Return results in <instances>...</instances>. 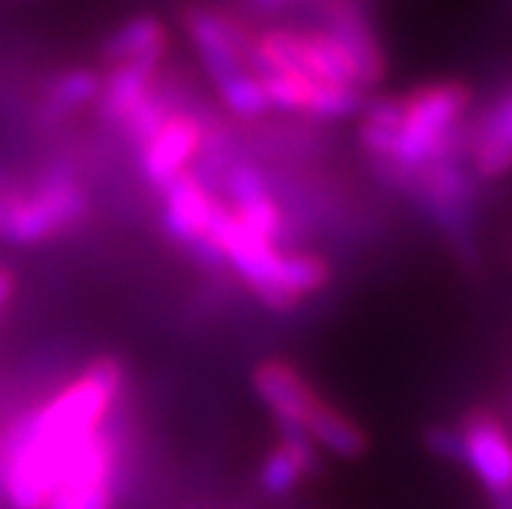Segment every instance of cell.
Returning <instances> with one entry per match:
<instances>
[{"label":"cell","instance_id":"obj_1","mask_svg":"<svg viewBox=\"0 0 512 509\" xmlns=\"http://www.w3.org/2000/svg\"><path fill=\"white\" fill-rule=\"evenodd\" d=\"M126 381V365L117 356H99L7 427L0 439V494L10 509L50 506L80 451L117 414Z\"/></svg>","mask_w":512,"mask_h":509},{"label":"cell","instance_id":"obj_2","mask_svg":"<svg viewBox=\"0 0 512 509\" xmlns=\"http://www.w3.org/2000/svg\"><path fill=\"white\" fill-rule=\"evenodd\" d=\"M89 215V194L77 178V169L68 160L46 166L37 184L25 194H10V209L4 221L0 243L13 249H34L65 230L77 227Z\"/></svg>","mask_w":512,"mask_h":509},{"label":"cell","instance_id":"obj_3","mask_svg":"<svg viewBox=\"0 0 512 509\" xmlns=\"http://www.w3.org/2000/svg\"><path fill=\"white\" fill-rule=\"evenodd\" d=\"M467 108L470 92L460 83H439L405 96L396 145L387 163L417 172L439 160H451L448 154L454 151V132Z\"/></svg>","mask_w":512,"mask_h":509},{"label":"cell","instance_id":"obj_4","mask_svg":"<svg viewBox=\"0 0 512 509\" xmlns=\"http://www.w3.org/2000/svg\"><path fill=\"white\" fill-rule=\"evenodd\" d=\"M117 424H120V408L108 421V427L80 451L74 467L53 491L46 509H117L123 491V470H126L123 460L126 448Z\"/></svg>","mask_w":512,"mask_h":509},{"label":"cell","instance_id":"obj_5","mask_svg":"<svg viewBox=\"0 0 512 509\" xmlns=\"http://www.w3.org/2000/svg\"><path fill=\"white\" fill-rule=\"evenodd\" d=\"M460 464L485 488L488 500L512 494V436L488 408H473L457 427Z\"/></svg>","mask_w":512,"mask_h":509},{"label":"cell","instance_id":"obj_6","mask_svg":"<svg viewBox=\"0 0 512 509\" xmlns=\"http://www.w3.org/2000/svg\"><path fill=\"white\" fill-rule=\"evenodd\" d=\"M203 142H206V123L197 114L188 111L172 114L138 148V163H142V175L151 181V188L163 191L178 175L191 172L194 160L203 151Z\"/></svg>","mask_w":512,"mask_h":509},{"label":"cell","instance_id":"obj_7","mask_svg":"<svg viewBox=\"0 0 512 509\" xmlns=\"http://www.w3.org/2000/svg\"><path fill=\"white\" fill-rule=\"evenodd\" d=\"M252 390L261 405L270 411L276 427H298L304 430L313 408L322 402L316 387L298 365L286 359H264L252 368Z\"/></svg>","mask_w":512,"mask_h":509},{"label":"cell","instance_id":"obj_8","mask_svg":"<svg viewBox=\"0 0 512 509\" xmlns=\"http://www.w3.org/2000/svg\"><path fill=\"white\" fill-rule=\"evenodd\" d=\"M160 194H163V215H160L163 234L184 252H191L209 234V224L221 200L194 172L178 175Z\"/></svg>","mask_w":512,"mask_h":509},{"label":"cell","instance_id":"obj_9","mask_svg":"<svg viewBox=\"0 0 512 509\" xmlns=\"http://www.w3.org/2000/svg\"><path fill=\"white\" fill-rule=\"evenodd\" d=\"M319 473V451L298 427H279V442L264 454L258 485L267 497L283 500Z\"/></svg>","mask_w":512,"mask_h":509},{"label":"cell","instance_id":"obj_10","mask_svg":"<svg viewBox=\"0 0 512 509\" xmlns=\"http://www.w3.org/2000/svg\"><path fill=\"white\" fill-rule=\"evenodd\" d=\"M188 31H191V40L197 43L209 77L218 86H224L227 80H234L237 74L249 71L243 62L249 40L240 34V28L218 19L215 13L194 10V13H188Z\"/></svg>","mask_w":512,"mask_h":509},{"label":"cell","instance_id":"obj_11","mask_svg":"<svg viewBox=\"0 0 512 509\" xmlns=\"http://www.w3.org/2000/svg\"><path fill=\"white\" fill-rule=\"evenodd\" d=\"M157 77V65L154 62H126V65H114V71L102 80V92H99V114L108 123H123L138 105H142L151 96V86Z\"/></svg>","mask_w":512,"mask_h":509},{"label":"cell","instance_id":"obj_12","mask_svg":"<svg viewBox=\"0 0 512 509\" xmlns=\"http://www.w3.org/2000/svg\"><path fill=\"white\" fill-rule=\"evenodd\" d=\"M304 433L316 445V451H325L341 460H362L368 454L365 430L353 418H347L341 408L329 405L325 399L313 408V414L304 424Z\"/></svg>","mask_w":512,"mask_h":509},{"label":"cell","instance_id":"obj_13","mask_svg":"<svg viewBox=\"0 0 512 509\" xmlns=\"http://www.w3.org/2000/svg\"><path fill=\"white\" fill-rule=\"evenodd\" d=\"M166 25L154 16H135L123 22L105 43H102V59L111 65H126V62H154L166 56Z\"/></svg>","mask_w":512,"mask_h":509},{"label":"cell","instance_id":"obj_14","mask_svg":"<svg viewBox=\"0 0 512 509\" xmlns=\"http://www.w3.org/2000/svg\"><path fill=\"white\" fill-rule=\"evenodd\" d=\"M473 166L485 178H500L512 169V96L488 111L473 135Z\"/></svg>","mask_w":512,"mask_h":509},{"label":"cell","instance_id":"obj_15","mask_svg":"<svg viewBox=\"0 0 512 509\" xmlns=\"http://www.w3.org/2000/svg\"><path fill=\"white\" fill-rule=\"evenodd\" d=\"M102 92V74L92 68H71L59 74L50 89H46L43 105H40V123L43 126H59L68 117H74L80 108L99 102Z\"/></svg>","mask_w":512,"mask_h":509},{"label":"cell","instance_id":"obj_16","mask_svg":"<svg viewBox=\"0 0 512 509\" xmlns=\"http://www.w3.org/2000/svg\"><path fill=\"white\" fill-rule=\"evenodd\" d=\"M399 120H402V99H375L371 105H365L359 142L378 163H387L393 154Z\"/></svg>","mask_w":512,"mask_h":509},{"label":"cell","instance_id":"obj_17","mask_svg":"<svg viewBox=\"0 0 512 509\" xmlns=\"http://www.w3.org/2000/svg\"><path fill=\"white\" fill-rule=\"evenodd\" d=\"M218 89H221L224 108L234 117H240V120H258V117H264L270 111V102L264 96L261 80L255 74H249V71L237 74L234 80H227Z\"/></svg>","mask_w":512,"mask_h":509},{"label":"cell","instance_id":"obj_18","mask_svg":"<svg viewBox=\"0 0 512 509\" xmlns=\"http://www.w3.org/2000/svg\"><path fill=\"white\" fill-rule=\"evenodd\" d=\"M362 92L353 86H335V83H313L307 114L322 120H341L362 111Z\"/></svg>","mask_w":512,"mask_h":509},{"label":"cell","instance_id":"obj_19","mask_svg":"<svg viewBox=\"0 0 512 509\" xmlns=\"http://www.w3.org/2000/svg\"><path fill=\"white\" fill-rule=\"evenodd\" d=\"M264 86V96L270 102V108H283V111H304L310 105V92H313V80L298 77V74H267L258 77Z\"/></svg>","mask_w":512,"mask_h":509},{"label":"cell","instance_id":"obj_20","mask_svg":"<svg viewBox=\"0 0 512 509\" xmlns=\"http://www.w3.org/2000/svg\"><path fill=\"white\" fill-rule=\"evenodd\" d=\"M424 442L433 454L451 460V464H460V433H457V427H433V430H427Z\"/></svg>","mask_w":512,"mask_h":509},{"label":"cell","instance_id":"obj_21","mask_svg":"<svg viewBox=\"0 0 512 509\" xmlns=\"http://www.w3.org/2000/svg\"><path fill=\"white\" fill-rule=\"evenodd\" d=\"M13 292H16V276L7 267H0V310L13 298Z\"/></svg>","mask_w":512,"mask_h":509},{"label":"cell","instance_id":"obj_22","mask_svg":"<svg viewBox=\"0 0 512 509\" xmlns=\"http://www.w3.org/2000/svg\"><path fill=\"white\" fill-rule=\"evenodd\" d=\"M7 209H10V191H0V234H4V221H7Z\"/></svg>","mask_w":512,"mask_h":509},{"label":"cell","instance_id":"obj_23","mask_svg":"<svg viewBox=\"0 0 512 509\" xmlns=\"http://www.w3.org/2000/svg\"><path fill=\"white\" fill-rule=\"evenodd\" d=\"M491 509H512V494L509 497H494L491 500Z\"/></svg>","mask_w":512,"mask_h":509},{"label":"cell","instance_id":"obj_24","mask_svg":"<svg viewBox=\"0 0 512 509\" xmlns=\"http://www.w3.org/2000/svg\"><path fill=\"white\" fill-rule=\"evenodd\" d=\"M258 7H264V10H273V7H283L286 0H255Z\"/></svg>","mask_w":512,"mask_h":509}]
</instances>
